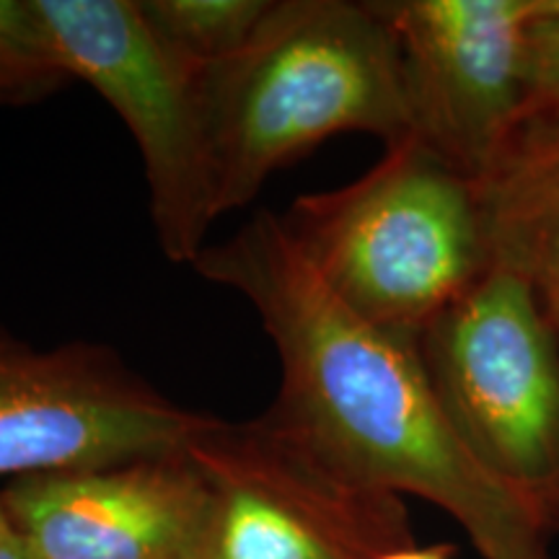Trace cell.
<instances>
[{"instance_id":"cell-1","label":"cell","mask_w":559,"mask_h":559,"mask_svg":"<svg viewBox=\"0 0 559 559\" xmlns=\"http://www.w3.org/2000/svg\"><path fill=\"white\" fill-rule=\"evenodd\" d=\"M257 311L280 362L264 419L349 485L402 492L456 519L485 559H549L539 515L453 430L417 342L345 309L262 210L192 264Z\"/></svg>"},{"instance_id":"cell-2","label":"cell","mask_w":559,"mask_h":559,"mask_svg":"<svg viewBox=\"0 0 559 559\" xmlns=\"http://www.w3.org/2000/svg\"><path fill=\"white\" fill-rule=\"evenodd\" d=\"M207 111L218 215L334 135H412L394 32L355 0H275L247 50L207 73Z\"/></svg>"},{"instance_id":"cell-3","label":"cell","mask_w":559,"mask_h":559,"mask_svg":"<svg viewBox=\"0 0 559 559\" xmlns=\"http://www.w3.org/2000/svg\"><path fill=\"white\" fill-rule=\"evenodd\" d=\"M280 223L345 309L407 340L489 272L477 187L412 135L349 185L300 194Z\"/></svg>"},{"instance_id":"cell-4","label":"cell","mask_w":559,"mask_h":559,"mask_svg":"<svg viewBox=\"0 0 559 559\" xmlns=\"http://www.w3.org/2000/svg\"><path fill=\"white\" fill-rule=\"evenodd\" d=\"M415 342L466 449L559 526V340L539 293L489 270Z\"/></svg>"},{"instance_id":"cell-5","label":"cell","mask_w":559,"mask_h":559,"mask_svg":"<svg viewBox=\"0 0 559 559\" xmlns=\"http://www.w3.org/2000/svg\"><path fill=\"white\" fill-rule=\"evenodd\" d=\"M39 9L73 81L88 83L128 124L160 251L194 264L218 218L207 73L166 50L138 0H39Z\"/></svg>"},{"instance_id":"cell-6","label":"cell","mask_w":559,"mask_h":559,"mask_svg":"<svg viewBox=\"0 0 559 559\" xmlns=\"http://www.w3.org/2000/svg\"><path fill=\"white\" fill-rule=\"evenodd\" d=\"M187 451L210 487L194 559H376L412 547L396 495L340 479L264 417H215Z\"/></svg>"},{"instance_id":"cell-7","label":"cell","mask_w":559,"mask_h":559,"mask_svg":"<svg viewBox=\"0 0 559 559\" xmlns=\"http://www.w3.org/2000/svg\"><path fill=\"white\" fill-rule=\"evenodd\" d=\"M213 419L160 394L107 345L41 349L0 330V479L181 451Z\"/></svg>"},{"instance_id":"cell-8","label":"cell","mask_w":559,"mask_h":559,"mask_svg":"<svg viewBox=\"0 0 559 559\" xmlns=\"http://www.w3.org/2000/svg\"><path fill=\"white\" fill-rule=\"evenodd\" d=\"M400 45L412 138L477 181L528 109L539 0H379Z\"/></svg>"},{"instance_id":"cell-9","label":"cell","mask_w":559,"mask_h":559,"mask_svg":"<svg viewBox=\"0 0 559 559\" xmlns=\"http://www.w3.org/2000/svg\"><path fill=\"white\" fill-rule=\"evenodd\" d=\"M0 502L39 559H194L210 487L181 449L5 481Z\"/></svg>"},{"instance_id":"cell-10","label":"cell","mask_w":559,"mask_h":559,"mask_svg":"<svg viewBox=\"0 0 559 559\" xmlns=\"http://www.w3.org/2000/svg\"><path fill=\"white\" fill-rule=\"evenodd\" d=\"M489 270L559 300V109H526L474 181Z\"/></svg>"},{"instance_id":"cell-11","label":"cell","mask_w":559,"mask_h":559,"mask_svg":"<svg viewBox=\"0 0 559 559\" xmlns=\"http://www.w3.org/2000/svg\"><path fill=\"white\" fill-rule=\"evenodd\" d=\"M275 0H138L151 32L200 73L226 68L251 45Z\"/></svg>"},{"instance_id":"cell-12","label":"cell","mask_w":559,"mask_h":559,"mask_svg":"<svg viewBox=\"0 0 559 559\" xmlns=\"http://www.w3.org/2000/svg\"><path fill=\"white\" fill-rule=\"evenodd\" d=\"M73 83L39 0H0V107H26Z\"/></svg>"},{"instance_id":"cell-13","label":"cell","mask_w":559,"mask_h":559,"mask_svg":"<svg viewBox=\"0 0 559 559\" xmlns=\"http://www.w3.org/2000/svg\"><path fill=\"white\" fill-rule=\"evenodd\" d=\"M528 109H559V0H539L526 34Z\"/></svg>"},{"instance_id":"cell-14","label":"cell","mask_w":559,"mask_h":559,"mask_svg":"<svg viewBox=\"0 0 559 559\" xmlns=\"http://www.w3.org/2000/svg\"><path fill=\"white\" fill-rule=\"evenodd\" d=\"M0 559H39L24 536L19 534V528L13 526L3 502H0Z\"/></svg>"},{"instance_id":"cell-15","label":"cell","mask_w":559,"mask_h":559,"mask_svg":"<svg viewBox=\"0 0 559 559\" xmlns=\"http://www.w3.org/2000/svg\"><path fill=\"white\" fill-rule=\"evenodd\" d=\"M376 559H451V547H415L412 544V547L386 551Z\"/></svg>"},{"instance_id":"cell-16","label":"cell","mask_w":559,"mask_h":559,"mask_svg":"<svg viewBox=\"0 0 559 559\" xmlns=\"http://www.w3.org/2000/svg\"><path fill=\"white\" fill-rule=\"evenodd\" d=\"M544 309H547V313H549V319H551V324H555L557 340H559V300H557V304H551V306H544Z\"/></svg>"}]
</instances>
